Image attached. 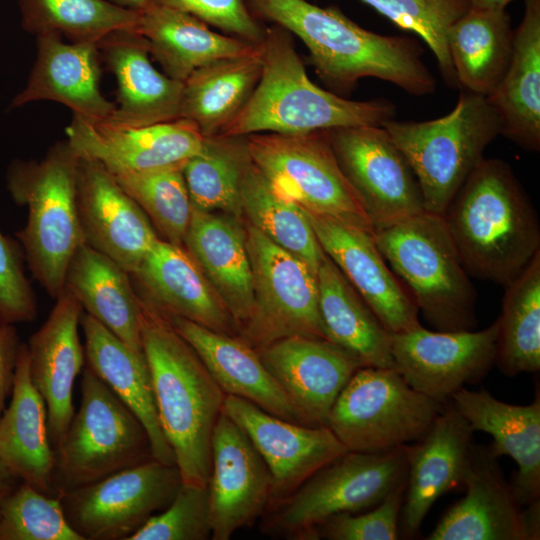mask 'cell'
Masks as SVG:
<instances>
[{"instance_id":"obj_1","label":"cell","mask_w":540,"mask_h":540,"mask_svg":"<svg viewBox=\"0 0 540 540\" xmlns=\"http://www.w3.org/2000/svg\"><path fill=\"white\" fill-rule=\"evenodd\" d=\"M245 1L255 14L298 37L316 73L335 89L350 90L360 79L373 77L416 96L435 91L436 80L414 39L371 32L336 7L306 0Z\"/></svg>"},{"instance_id":"obj_2","label":"cell","mask_w":540,"mask_h":540,"mask_svg":"<svg viewBox=\"0 0 540 540\" xmlns=\"http://www.w3.org/2000/svg\"><path fill=\"white\" fill-rule=\"evenodd\" d=\"M443 218L470 277L506 286L540 252L537 213L501 159L478 164Z\"/></svg>"},{"instance_id":"obj_3","label":"cell","mask_w":540,"mask_h":540,"mask_svg":"<svg viewBox=\"0 0 540 540\" xmlns=\"http://www.w3.org/2000/svg\"><path fill=\"white\" fill-rule=\"evenodd\" d=\"M139 297L142 348L162 430L182 482L207 486L212 435L225 394L168 317Z\"/></svg>"},{"instance_id":"obj_4","label":"cell","mask_w":540,"mask_h":540,"mask_svg":"<svg viewBox=\"0 0 540 540\" xmlns=\"http://www.w3.org/2000/svg\"><path fill=\"white\" fill-rule=\"evenodd\" d=\"M262 70L247 104L219 135L302 134L356 126H382L395 115L384 98L349 100L308 77L293 35L274 24L260 44Z\"/></svg>"},{"instance_id":"obj_5","label":"cell","mask_w":540,"mask_h":540,"mask_svg":"<svg viewBox=\"0 0 540 540\" xmlns=\"http://www.w3.org/2000/svg\"><path fill=\"white\" fill-rule=\"evenodd\" d=\"M79 156L68 141L57 142L40 161H13L7 170L12 199L28 209L17 233L30 271L57 298L68 266L86 243L77 207Z\"/></svg>"},{"instance_id":"obj_6","label":"cell","mask_w":540,"mask_h":540,"mask_svg":"<svg viewBox=\"0 0 540 540\" xmlns=\"http://www.w3.org/2000/svg\"><path fill=\"white\" fill-rule=\"evenodd\" d=\"M374 239L426 322L437 331L476 326V290L441 215L421 212Z\"/></svg>"},{"instance_id":"obj_7","label":"cell","mask_w":540,"mask_h":540,"mask_svg":"<svg viewBox=\"0 0 540 540\" xmlns=\"http://www.w3.org/2000/svg\"><path fill=\"white\" fill-rule=\"evenodd\" d=\"M407 158L426 212L443 216L454 196L501 134L497 112L485 96L462 90L453 110L429 121L382 125Z\"/></svg>"},{"instance_id":"obj_8","label":"cell","mask_w":540,"mask_h":540,"mask_svg":"<svg viewBox=\"0 0 540 540\" xmlns=\"http://www.w3.org/2000/svg\"><path fill=\"white\" fill-rule=\"evenodd\" d=\"M55 457L54 496L153 458L142 423L86 363L80 407Z\"/></svg>"},{"instance_id":"obj_9","label":"cell","mask_w":540,"mask_h":540,"mask_svg":"<svg viewBox=\"0 0 540 540\" xmlns=\"http://www.w3.org/2000/svg\"><path fill=\"white\" fill-rule=\"evenodd\" d=\"M406 451L407 445L377 453L346 452L272 508L264 532L291 539H316V529L330 517L376 506L406 481Z\"/></svg>"},{"instance_id":"obj_10","label":"cell","mask_w":540,"mask_h":540,"mask_svg":"<svg viewBox=\"0 0 540 540\" xmlns=\"http://www.w3.org/2000/svg\"><path fill=\"white\" fill-rule=\"evenodd\" d=\"M446 404L414 390L396 369L363 366L338 395L327 427L348 451L385 452L421 439Z\"/></svg>"},{"instance_id":"obj_11","label":"cell","mask_w":540,"mask_h":540,"mask_svg":"<svg viewBox=\"0 0 540 540\" xmlns=\"http://www.w3.org/2000/svg\"><path fill=\"white\" fill-rule=\"evenodd\" d=\"M246 139L252 162L281 195L306 211L375 234L338 164L326 131L258 133Z\"/></svg>"},{"instance_id":"obj_12","label":"cell","mask_w":540,"mask_h":540,"mask_svg":"<svg viewBox=\"0 0 540 540\" xmlns=\"http://www.w3.org/2000/svg\"><path fill=\"white\" fill-rule=\"evenodd\" d=\"M245 238L254 305L244 324L242 340L260 348L292 336L326 339L319 312L317 275L251 224Z\"/></svg>"},{"instance_id":"obj_13","label":"cell","mask_w":540,"mask_h":540,"mask_svg":"<svg viewBox=\"0 0 540 540\" xmlns=\"http://www.w3.org/2000/svg\"><path fill=\"white\" fill-rule=\"evenodd\" d=\"M181 484L176 465L152 458L55 496L84 540H127L171 503Z\"/></svg>"},{"instance_id":"obj_14","label":"cell","mask_w":540,"mask_h":540,"mask_svg":"<svg viewBox=\"0 0 540 540\" xmlns=\"http://www.w3.org/2000/svg\"><path fill=\"white\" fill-rule=\"evenodd\" d=\"M326 134L375 233L425 211L416 175L383 126L336 128Z\"/></svg>"},{"instance_id":"obj_15","label":"cell","mask_w":540,"mask_h":540,"mask_svg":"<svg viewBox=\"0 0 540 540\" xmlns=\"http://www.w3.org/2000/svg\"><path fill=\"white\" fill-rule=\"evenodd\" d=\"M499 323L483 330L430 331L422 325L390 333L395 369L416 391L442 403L495 363Z\"/></svg>"},{"instance_id":"obj_16","label":"cell","mask_w":540,"mask_h":540,"mask_svg":"<svg viewBox=\"0 0 540 540\" xmlns=\"http://www.w3.org/2000/svg\"><path fill=\"white\" fill-rule=\"evenodd\" d=\"M222 411L246 434L270 472L269 509L348 452L327 426L291 422L233 395H225Z\"/></svg>"},{"instance_id":"obj_17","label":"cell","mask_w":540,"mask_h":540,"mask_svg":"<svg viewBox=\"0 0 540 540\" xmlns=\"http://www.w3.org/2000/svg\"><path fill=\"white\" fill-rule=\"evenodd\" d=\"M463 486L466 496L445 513L427 539H539V500L522 509L488 447L473 445Z\"/></svg>"},{"instance_id":"obj_18","label":"cell","mask_w":540,"mask_h":540,"mask_svg":"<svg viewBox=\"0 0 540 540\" xmlns=\"http://www.w3.org/2000/svg\"><path fill=\"white\" fill-rule=\"evenodd\" d=\"M66 135L78 156L101 163L114 176L182 166L202 149L205 138L182 118L132 127L74 115Z\"/></svg>"},{"instance_id":"obj_19","label":"cell","mask_w":540,"mask_h":540,"mask_svg":"<svg viewBox=\"0 0 540 540\" xmlns=\"http://www.w3.org/2000/svg\"><path fill=\"white\" fill-rule=\"evenodd\" d=\"M207 486L213 540L230 539L269 509L270 472L246 434L223 411L212 435Z\"/></svg>"},{"instance_id":"obj_20","label":"cell","mask_w":540,"mask_h":540,"mask_svg":"<svg viewBox=\"0 0 540 540\" xmlns=\"http://www.w3.org/2000/svg\"><path fill=\"white\" fill-rule=\"evenodd\" d=\"M305 212L324 253L390 333L421 325L414 300L387 264L373 234L326 215Z\"/></svg>"},{"instance_id":"obj_21","label":"cell","mask_w":540,"mask_h":540,"mask_svg":"<svg viewBox=\"0 0 540 540\" xmlns=\"http://www.w3.org/2000/svg\"><path fill=\"white\" fill-rule=\"evenodd\" d=\"M77 207L86 243L133 274L158 237L114 176L101 163L80 156Z\"/></svg>"},{"instance_id":"obj_22","label":"cell","mask_w":540,"mask_h":540,"mask_svg":"<svg viewBox=\"0 0 540 540\" xmlns=\"http://www.w3.org/2000/svg\"><path fill=\"white\" fill-rule=\"evenodd\" d=\"M257 352L309 426H327L338 395L364 366L348 351L321 338L286 337Z\"/></svg>"},{"instance_id":"obj_23","label":"cell","mask_w":540,"mask_h":540,"mask_svg":"<svg viewBox=\"0 0 540 540\" xmlns=\"http://www.w3.org/2000/svg\"><path fill=\"white\" fill-rule=\"evenodd\" d=\"M82 307L64 287L45 323L31 336L27 348L31 380L42 396L54 450L60 445L75 413L73 387L85 365L78 327Z\"/></svg>"},{"instance_id":"obj_24","label":"cell","mask_w":540,"mask_h":540,"mask_svg":"<svg viewBox=\"0 0 540 540\" xmlns=\"http://www.w3.org/2000/svg\"><path fill=\"white\" fill-rule=\"evenodd\" d=\"M473 433L448 402L427 433L414 445H407V479L400 515L404 536L417 535L435 501L463 485Z\"/></svg>"},{"instance_id":"obj_25","label":"cell","mask_w":540,"mask_h":540,"mask_svg":"<svg viewBox=\"0 0 540 540\" xmlns=\"http://www.w3.org/2000/svg\"><path fill=\"white\" fill-rule=\"evenodd\" d=\"M37 53L25 87L11 100L9 109L49 100L61 103L74 116L109 119L116 105L100 90L98 43H66L56 34L36 36Z\"/></svg>"},{"instance_id":"obj_26","label":"cell","mask_w":540,"mask_h":540,"mask_svg":"<svg viewBox=\"0 0 540 540\" xmlns=\"http://www.w3.org/2000/svg\"><path fill=\"white\" fill-rule=\"evenodd\" d=\"M471 429L493 437L488 446L495 457L506 455L517 464L510 485L521 506L540 496V398L528 405H514L494 398L481 388H461L450 400Z\"/></svg>"},{"instance_id":"obj_27","label":"cell","mask_w":540,"mask_h":540,"mask_svg":"<svg viewBox=\"0 0 540 540\" xmlns=\"http://www.w3.org/2000/svg\"><path fill=\"white\" fill-rule=\"evenodd\" d=\"M165 315L225 395L245 399L270 414L306 425L258 352L248 343L185 318Z\"/></svg>"},{"instance_id":"obj_28","label":"cell","mask_w":540,"mask_h":540,"mask_svg":"<svg viewBox=\"0 0 540 540\" xmlns=\"http://www.w3.org/2000/svg\"><path fill=\"white\" fill-rule=\"evenodd\" d=\"M98 47L118 84L117 105L107 120L138 127L179 118L183 82L154 67L138 33L113 32Z\"/></svg>"},{"instance_id":"obj_29","label":"cell","mask_w":540,"mask_h":540,"mask_svg":"<svg viewBox=\"0 0 540 540\" xmlns=\"http://www.w3.org/2000/svg\"><path fill=\"white\" fill-rule=\"evenodd\" d=\"M142 296L167 315L230 334L234 320L189 252L158 238L131 274Z\"/></svg>"},{"instance_id":"obj_30","label":"cell","mask_w":540,"mask_h":540,"mask_svg":"<svg viewBox=\"0 0 540 540\" xmlns=\"http://www.w3.org/2000/svg\"><path fill=\"white\" fill-rule=\"evenodd\" d=\"M10 396L0 415V461L20 481L53 495L55 450L45 402L31 380L25 343L20 345Z\"/></svg>"},{"instance_id":"obj_31","label":"cell","mask_w":540,"mask_h":540,"mask_svg":"<svg viewBox=\"0 0 540 540\" xmlns=\"http://www.w3.org/2000/svg\"><path fill=\"white\" fill-rule=\"evenodd\" d=\"M85 363L134 413L149 437L152 457L176 465L175 456L162 430L152 379L144 352L125 344L99 321L81 314Z\"/></svg>"},{"instance_id":"obj_32","label":"cell","mask_w":540,"mask_h":540,"mask_svg":"<svg viewBox=\"0 0 540 540\" xmlns=\"http://www.w3.org/2000/svg\"><path fill=\"white\" fill-rule=\"evenodd\" d=\"M134 31L145 41L149 54L169 77L183 82L196 69L214 61L256 51L243 39L215 32L186 12L152 3L138 11Z\"/></svg>"},{"instance_id":"obj_33","label":"cell","mask_w":540,"mask_h":540,"mask_svg":"<svg viewBox=\"0 0 540 540\" xmlns=\"http://www.w3.org/2000/svg\"><path fill=\"white\" fill-rule=\"evenodd\" d=\"M183 246L197 262L234 322L244 325L254 305L245 231L232 217L192 207Z\"/></svg>"},{"instance_id":"obj_34","label":"cell","mask_w":540,"mask_h":540,"mask_svg":"<svg viewBox=\"0 0 540 540\" xmlns=\"http://www.w3.org/2000/svg\"><path fill=\"white\" fill-rule=\"evenodd\" d=\"M498 114L501 135L526 151L540 149V0H525L513 31V50L497 89L486 97Z\"/></svg>"},{"instance_id":"obj_35","label":"cell","mask_w":540,"mask_h":540,"mask_svg":"<svg viewBox=\"0 0 540 540\" xmlns=\"http://www.w3.org/2000/svg\"><path fill=\"white\" fill-rule=\"evenodd\" d=\"M129 275L115 261L84 243L70 261L64 287L73 293L85 313L129 347L143 352L140 297Z\"/></svg>"},{"instance_id":"obj_36","label":"cell","mask_w":540,"mask_h":540,"mask_svg":"<svg viewBox=\"0 0 540 540\" xmlns=\"http://www.w3.org/2000/svg\"><path fill=\"white\" fill-rule=\"evenodd\" d=\"M317 283L326 339L364 366L395 369L390 332L327 255L317 271Z\"/></svg>"},{"instance_id":"obj_37","label":"cell","mask_w":540,"mask_h":540,"mask_svg":"<svg viewBox=\"0 0 540 540\" xmlns=\"http://www.w3.org/2000/svg\"><path fill=\"white\" fill-rule=\"evenodd\" d=\"M261 70L260 45L250 54L196 69L183 81L179 118L192 122L205 138L221 134L247 104Z\"/></svg>"},{"instance_id":"obj_38","label":"cell","mask_w":540,"mask_h":540,"mask_svg":"<svg viewBox=\"0 0 540 540\" xmlns=\"http://www.w3.org/2000/svg\"><path fill=\"white\" fill-rule=\"evenodd\" d=\"M513 31L505 10L470 9L448 32V50L457 85L489 97L499 86L513 50Z\"/></svg>"},{"instance_id":"obj_39","label":"cell","mask_w":540,"mask_h":540,"mask_svg":"<svg viewBox=\"0 0 540 540\" xmlns=\"http://www.w3.org/2000/svg\"><path fill=\"white\" fill-rule=\"evenodd\" d=\"M241 209L250 224L296 256L317 275L326 254L305 210L281 195L251 162L240 187Z\"/></svg>"},{"instance_id":"obj_40","label":"cell","mask_w":540,"mask_h":540,"mask_svg":"<svg viewBox=\"0 0 540 540\" xmlns=\"http://www.w3.org/2000/svg\"><path fill=\"white\" fill-rule=\"evenodd\" d=\"M250 162L246 136L204 138L202 149L182 165L192 207L234 217L243 214L240 187Z\"/></svg>"},{"instance_id":"obj_41","label":"cell","mask_w":540,"mask_h":540,"mask_svg":"<svg viewBox=\"0 0 540 540\" xmlns=\"http://www.w3.org/2000/svg\"><path fill=\"white\" fill-rule=\"evenodd\" d=\"M495 363L507 376L540 369V252L504 286Z\"/></svg>"},{"instance_id":"obj_42","label":"cell","mask_w":540,"mask_h":540,"mask_svg":"<svg viewBox=\"0 0 540 540\" xmlns=\"http://www.w3.org/2000/svg\"><path fill=\"white\" fill-rule=\"evenodd\" d=\"M23 29L56 34L73 43H99L107 35L134 31L139 12L107 0H18Z\"/></svg>"},{"instance_id":"obj_43","label":"cell","mask_w":540,"mask_h":540,"mask_svg":"<svg viewBox=\"0 0 540 540\" xmlns=\"http://www.w3.org/2000/svg\"><path fill=\"white\" fill-rule=\"evenodd\" d=\"M114 178L155 224L164 240L184 245L192 205L182 166L120 174Z\"/></svg>"},{"instance_id":"obj_44","label":"cell","mask_w":540,"mask_h":540,"mask_svg":"<svg viewBox=\"0 0 540 540\" xmlns=\"http://www.w3.org/2000/svg\"><path fill=\"white\" fill-rule=\"evenodd\" d=\"M402 29L419 35L429 46L441 74L458 86L448 50L451 26L471 9L470 0H361Z\"/></svg>"},{"instance_id":"obj_45","label":"cell","mask_w":540,"mask_h":540,"mask_svg":"<svg viewBox=\"0 0 540 540\" xmlns=\"http://www.w3.org/2000/svg\"><path fill=\"white\" fill-rule=\"evenodd\" d=\"M20 482L0 510V540H84L57 496Z\"/></svg>"},{"instance_id":"obj_46","label":"cell","mask_w":540,"mask_h":540,"mask_svg":"<svg viewBox=\"0 0 540 540\" xmlns=\"http://www.w3.org/2000/svg\"><path fill=\"white\" fill-rule=\"evenodd\" d=\"M211 535L208 486L182 482L171 503L127 540H206Z\"/></svg>"},{"instance_id":"obj_47","label":"cell","mask_w":540,"mask_h":540,"mask_svg":"<svg viewBox=\"0 0 540 540\" xmlns=\"http://www.w3.org/2000/svg\"><path fill=\"white\" fill-rule=\"evenodd\" d=\"M405 488L406 481L393 489L372 511L361 514L341 513L330 517L316 529V539H398Z\"/></svg>"},{"instance_id":"obj_48","label":"cell","mask_w":540,"mask_h":540,"mask_svg":"<svg viewBox=\"0 0 540 540\" xmlns=\"http://www.w3.org/2000/svg\"><path fill=\"white\" fill-rule=\"evenodd\" d=\"M153 3L171 7L204 21L254 45L265 38L266 28L261 26L245 0H154Z\"/></svg>"},{"instance_id":"obj_49","label":"cell","mask_w":540,"mask_h":540,"mask_svg":"<svg viewBox=\"0 0 540 540\" xmlns=\"http://www.w3.org/2000/svg\"><path fill=\"white\" fill-rule=\"evenodd\" d=\"M37 304L23 267L18 245L0 232V320L8 324L30 322Z\"/></svg>"},{"instance_id":"obj_50","label":"cell","mask_w":540,"mask_h":540,"mask_svg":"<svg viewBox=\"0 0 540 540\" xmlns=\"http://www.w3.org/2000/svg\"><path fill=\"white\" fill-rule=\"evenodd\" d=\"M20 345L13 325L0 320V415L11 394Z\"/></svg>"},{"instance_id":"obj_51","label":"cell","mask_w":540,"mask_h":540,"mask_svg":"<svg viewBox=\"0 0 540 540\" xmlns=\"http://www.w3.org/2000/svg\"><path fill=\"white\" fill-rule=\"evenodd\" d=\"M21 481L0 461V510L6 498Z\"/></svg>"},{"instance_id":"obj_52","label":"cell","mask_w":540,"mask_h":540,"mask_svg":"<svg viewBox=\"0 0 540 540\" xmlns=\"http://www.w3.org/2000/svg\"><path fill=\"white\" fill-rule=\"evenodd\" d=\"M513 0H470L471 9L481 11H500Z\"/></svg>"},{"instance_id":"obj_53","label":"cell","mask_w":540,"mask_h":540,"mask_svg":"<svg viewBox=\"0 0 540 540\" xmlns=\"http://www.w3.org/2000/svg\"><path fill=\"white\" fill-rule=\"evenodd\" d=\"M123 8L141 11L154 2V0H107Z\"/></svg>"}]
</instances>
